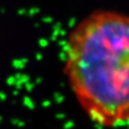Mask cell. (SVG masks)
I'll return each instance as SVG.
<instances>
[{
    "instance_id": "1",
    "label": "cell",
    "mask_w": 129,
    "mask_h": 129,
    "mask_svg": "<svg viewBox=\"0 0 129 129\" xmlns=\"http://www.w3.org/2000/svg\"><path fill=\"white\" fill-rule=\"evenodd\" d=\"M64 73L83 111L111 128L129 116V21L114 10L91 12L72 28Z\"/></svg>"
}]
</instances>
